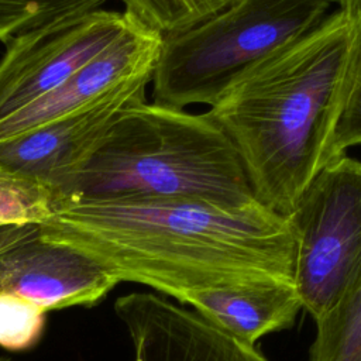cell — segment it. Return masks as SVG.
<instances>
[{"mask_svg":"<svg viewBox=\"0 0 361 361\" xmlns=\"http://www.w3.org/2000/svg\"><path fill=\"white\" fill-rule=\"evenodd\" d=\"M39 237L83 252L118 282L149 286L179 305L210 289L295 276L293 227L259 203L79 200L58 206L39 224Z\"/></svg>","mask_w":361,"mask_h":361,"instance_id":"obj_1","label":"cell"},{"mask_svg":"<svg viewBox=\"0 0 361 361\" xmlns=\"http://www.w3.org/2000/svg\"><path fill=\"white\" fill-rule=\"evenodd\" d=\"M361 51L340 8L244 72L206 116L233 144L255 200L288 217L331 162V140Z\"/></svg>","mask_w":361,"mask_h":361,"instance_id":"obj_2","label":"cell"},{"mask_svg":"<svg viewBox=\"0 0 361 361\" xmlns=\"http://www.w3.org/2000/svg\"><path fill=\"white\" fill-rule=\"evenodd\" d=\"M121 197L188 199L227 207L258 203L233 144L206 113L147 100L118 113L55 209Z\"/></svg>","mask_w":361,"mask_h":361,"instance_id":"obj_3","label":"cell"},{"mask_svg":"<svg viewBox=\"0 0 361 361\" xmlns=\"http://www.w3.org/2000/svg\"><path fill=\"white\" fill-rule=\"evenodd\" d=\"M329 0H235L200 24L162 38L152 102L212 106L244 72L319 25Z\"/></svg>","mask_w":361,"mask_h":361,"instance_id":"obj_4","label":"cell"},{"mask_svg":"<svg viewBox=\"0 0 361 361\" xmlns=\"http://www.w3.org/2000/svg\"><path fill=\"white\" fill-rule=\"evenodd\" d=\"M286 219L296 235L293 282L317 320L361 285V161L343 155L324 166Z\"/></svg>","mask_w":361,"mask_h":361,"instance_id":"obj_5","label":"cell"},{"mask_svg":"<svg viewBox=\"0 0 361 361\" xmlns=\"http://www.w3.org/2000/svg\"><path fill=\"white\" fill-rule=\"evenodd\" d=\"M126 11L96 8L10 38L0 56V120L48 94L128 25Z\"/></svg>","mask_w":361,"mask_h":361,"instance_id":"obj_6","label":"cell"},{"mask_svg":"<svg viewBox=\"0 0 361 361\" xmlns=\"http://www.w3.org/2000/svg\"><path fill=\"white\" fill-rule=\"evenodd\" d=\"M162 35L131 17L124 31L68 80L0 120V142L87 110L130 89L151 83Z\"/></svg>","mask_w":361,"mask_h":361,"instance_id":"obj_7","label":"cell"},{"mask_svg":"<svg viewBox=\"0 0 361 361\" xmlns=\"http://www.w3.org/2000/svg\"><path fill=\"white\" fill-rule=\"evenodd\" d=\"M140 100H145L144 87L124 90L87 110L1 141L0 175L45 188L56 204L94 155L118 113Z\"/></svg>","mask_w":361,"mask_h":361,"instance_id":"obj_8","label":"cell"},{"mask_svg":"<svg viewBox=\"0 0 361 361\" xmlns=\"http://www.w3.org/2000/svg\"><path fill=\"white\" fill-rule=\"evenodd\" d=\"M114 312L130 336L134 361H268L257 345L158 293L120 296Z\"/></svg>","mask_w":361,"mask_h":361,"instance_id":"obj_9","label":"cell"},{"mask_svg":"<svg viewBox=\"0 0 361 361\" xmlns=\"http://www.w3.org/2000/svg\"><path fill=\"white\" fill-rule=\"evenodd\" d=\"M120 282L83 252L38 234L0 251V295L45 312L102 302Z\"/></svg>","mask_w":361,"mask_h":361,"instance_id":"obj_10","label":"cell"},{"mask_svg":"<svg viewBox=\"0 0 361 361\" xmlns=\"http://www.w3.org/2000/svg\"><path fill=\"white\" fill-rule=\"evenodd\" d=\"M185 305L237 340L257 345L275 331L293 326L302 300L293 282H255L196 293Z\"/></svg>","mask_w":361,"mask_h":361,"instance_id":"obj_11","label":"cell"},{"mask_svg":"<svg viewBox=\"0 0 361 361\" xmlns=\"http://www.w3.org/2000/svg\"><path fill=\"white\" fill-rule=\"evenodd\" d=\"M314 322L310 361H361V285Z\"/></svg>","mask_w":361,"mask_h":361,"instance_id":"obj_12","label":"cell"},{"mask_svg":"<svg viewBox=\"0 0 361 361\" xmlns=\"http://www.w3.org/2000/svg\"><path fill=\"white\" fill-rule=\"evenodd\" d=\"M107 0H0V42L51 27L92 10Z\"/></svg>","mask_w":361,"mask_h":361,"instance_id":"obj_13","label":"cell"},{"mask_svg":"<svg viewBox=\"0 0 361 361\" xmlns=\"http://www.w3.org/2000/svg\"><path fill=\"white\" fill-rule=\"evenodd\" d=\"M124 11L164 37L183 32L235 0H120Z\"/></svg>","mask_w":361,"mask_h":361,"instance_id":"obj_14","label":"cell"},{"mask_svg":"<svg viewBox=\"0 0 361 361\" xmlns=\"http://www.w3.org/2000/svg\"><path fill=\"white\" fill-rule=\"evenodd\" d=\"M52 195L42 186L0 175V227L41 224L54 213Z\"/></svg>","mask_w":361,"mask_h":361,"instance_id":"obj_15","label":"cell"},{"mask_svg":"<svg viewBox=\"0 0 361 361\" xmlns=\"http://www.w3.org/2000/svg\"><path fill=\"white\" fill-rule=\"evenodd\" d=\"M47 312L13 295H0V347L8 351L34 348L45 331Z\"/></svg>","mask_w":361,"mask_h":361,"instance_id":"obj_16","label":"cell"},{"mask_svg":"<svg viewBox=\"0 0 361 361\" xmlns=\"http://www.w3.org/2000/svg\"><path fill=\"white\" fill-rule=\"evenodd\" d=\"M361 144V51L357 59L350 90L344 102L330 147L331 162L345 155L350 147Z\"/></svg>","mask_w":361,"mask_h":361,"instance_id":"obj_17","label":"cell"},{"mask_svg":"<svg viewBox=\"0 0 361 361\" xmlns=\"http://www.w3.org/2000/svg\"><path fill=\"white\" fill-rule=\"evenodd\" d=\"M38 224H23V226H7L0 227V251L38 234Z\"/></svg>","mask_w":361,"mask_h":361,"instance_id":"obj_18","label":"cell"},{"mask_svg":"<svg viewBox=\"0 0 361 361\" xmlns=\"http://www.w3.org/2000/svg\"><path fill=\"white\" fill-rule=\"evenodd\" d=\"M338 4L341 11L361 20V0H338Z\"/></svg>","mask_w":361,"mask_h":361,"instance_id":"obj_19","label":"cell"},{"mask_svg":"<svg viewBox=\"0 0 361 361\" xmlns=\"http://www.w3.org/2000/svg\"><path fill=\"white\" fill-rule=\"evenodd\" d=\"M0 361H11V360H8V358H3V357H0Z\"/></svg>","mask_w":361,"mask_h":361,"instance_id":"obj_20","label":"cell"}]
</instances>
